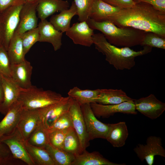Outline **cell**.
<instances>
[{
	"mask_svg": "<svg viewBox=\"0 0 165 165\" xmlns=\"http://www.w3.org/2000/svg\"><path fill=\"white\" fill-rule=\"evenodd\" d=\"M107 21L119 27H131L165 37V13L145 2L136 3L132 7L121 9Z\"/></svg>",
	"mask_w": 165,
	"mask_h": 165,
	"instance_id": "obj_1",
	"label": "cell"
},
{
	"mask_svg": "<svg viewBox=\"0 0 165 165\" xmlns=\"http://www.w3.org/2000/svg\"><path fill=\"white\" fill-rule=\"evenodd\" d=\"M93 44L95 49L105 56V60L117 70H129L135 64V58L151 52L152 47L144 46L142 50L135 51L130 47L119 48L109 43L103 34H94Z\"/></svg>",
	"mask_w": 165,
	"mask_h": 165,
	"instance_id": "obj_2",
	"label": "cell"
},
{
	"mask_svg": "<svg viewBox=\"0 0 165 165\" xmlns=\"http://www.w3.org/2000/svg\"><path fill=\"white\" fill-rule=\"evenodd\" d=\"M86 22L90 28L101 31L109 43L116 46L140 45L145 33L131 27H119L108 21L97 22L89 18Z\"/></svg>",
	"mask_w": 165,
	"mask_h": 165,
	"instance_id": "obj_3",
	"label": "cell"
},
{
	"mask_svg": "<svg viewBox=\"0 0 165 165\" xmlns=\"http://www.w3.org/2000/svg\"><path fill=\"white\" fill-rule=\"evenodd\" d=\"M62 95L51 90H44L32 85L27 89L21 88L18 99L23 108L28 109L42 108L60 101Z\"/></svg>",
	"mask_w": 165,
	"mask_h": 165,
	"instance_id": "obj_4",
	"label": "cell"
},
{
	"mask_svg": "<svg viewBox=\"0 0 165 165\" xmlns=\"http://www.w3.org/2000/svg\"><path fill=\"white\" fill-rule=\"evenodd\" d=\"M23 4L10 7L0 13V36L2 45L7 51L10 41L18 26Z\"/></svg>",
	"mask_w": 165,
	"mask_h": 165,
	"instance_id": "obj_5",
	"label": "cell"
},
{
	"mask_svg": "<svg viewBox=\"0 0 165 165\" xmlns=\"http://www.w3.org/2000/svg\"><path fill=\"white\" fill-rule=\"evenodd\" d=\"M145 144H138L134 148V152L141 161L145 160L148 165H152L156 156L165 157V149L160 137H148Z\"/></svg>",
	"mask_w": 165,
	"mask_h": 165,
	"instance_id": "obj_6",
	"label": "cell"
},
{
	"mask_svg": "<svg viewBox=\"0 0 165 165\" xmlns=\"http://www.w3.org/2000/svg\"><path fill=\"white\" fill-rule=\"evenodd\" d=\"M86 130L90 141L97 138L105 139L108 126L98 120L94 115L90 104L80 106Z\"/></svg>",
	"mask_w": 165,
	"mask_h": 165,
	"instance_id": "obj_7",
	"label": "cell"
},
{
	"mask_svg": "<svg viewBox=\"0 0 165 165\" xmlns=\"http://www.w3.org/2000/svg\"><path fill=\"white\" fill-rule=\"evenodd\" d=\"M1 142L9 148L13 157L28 165L35 164L29 154L21 135L16 129L11 134L0 138Z\"/></svg>",
	"mask_w": 165,
	"mask_h": 165,
	"instance_id": "obj_8",
	"label": "cell"
},
{
	"mask_svg": "<svg viewBox=\"0 0 165 165\" xmlns=\"http://www.w3.org/2000/svg\"><path fill=\"white\" fill-rule=\"evenodd\" d=\"M134 100L125 101L117 104L104 105L94 102L91 103L90 105L96 117L108 118L117 113L137 114V112L135 109Z\"/></svg>",
	"mask_w": 165,
	"mask_h": 165,
	"instance_id": "obj_9",
	"label": "cell"
},
{
	"mask_svg": "<svg viewBox=\"0 0 165 165\" xmlns=\"http://www.w3.org/2000/svg\"><path fill=\"white\" fill-rule=\"evenodd\" d=\"M73 102L71 97H63L59 101L41 108L42 122L44 127L48 129L60 116L69 111Z\"/></svg>",
	"mask_w": 165,
	"mask_h": 165,
	"instance_id": "obj_10",
	"label": "cell"
},
{
	"mask_svg": "<svg viewBox=\"0 0 165 165\" xmlns=\"http://www.w3.org/2000/svg\"><path fill=\"white\" fill-rule=\"evenodd\" d=\"M134 101L136 110L152 119L159 117L165 110V103L152 94L146 97L134 99Z\"/></svg>",
	"mask_w": 165,
	"mask_h": 165,
	"instance_id": "obj_11",
	"label": "cell"
},
{
	"mask_svg": "<svg viewBox=\"0 0 165 165\" xmlns=\"http://www.w3.org/2000/svg\"><path fill=\"white\" fill-rule=\"evenodd\" d=\"M42 118L41 108L23 109L17 129L24 140H28L33 130L42 122Z\"/></svg>",
	"mask_w": 165,
	"mask_h": 165,
	"instance_id": "obj_12",
	"label": "cell"
},
{
	"mask_svg": "<svg viewBox=\"0 0 165 165\" xmlns=\"http://www.w3.org/2000/svg\"><path fill=\"white\" fill-rule=\"evenodd\" d=\"M0 81L4 94L3 100L0 104V113L5 115L18 101L21 88L10 78L0 75Z\"/></svg>",
	"mask_w": 165,
	"mask_h": 165,
	"instance_id": "obj_13",
	"label": "cell"
},
{
	"mask_svg": "<svg viewBox=\"0 0 165 165\" xmlns=\"http://www.w3.org/2000/svg\"><path fill=\"white\" fill-rule=\"evenodd\" d=\"M94 30L86 21H83L74 24L65 32L75 44L90 47L93 44Z\"/></svg>",
	"mask_w": 165,
	"mask_h": 165,
	"instance_id": "obj_14",
	"label": "cell"
},
{
	"mask_svg": "<svg viewBox=\"0 0 165 165\" xmlns=\"http://www.w3.org/2000/svg\"><path fill=\"white\" fill-rule=\"evenodd\" d=\"M38 2H25L23 5L20 14L19 22L15 32L20 34L38 27L37 16Z\"/></svg>",
	"mask_w": 165,
	"mask_h": 165,
	"instance_id": "obj_15",
	"label": "cell"
},
{
	"mask_svg": "<svg viewBox=\"0 0 165 165\" xmlns=\"http://www.w3.org/2000/svg\"><path fill=\"white\" fill-rule=\"evenodd\" d=\"M73 127L77 134L83 151L90 145V140L87 133L85 124L80 106L73 100L69 110Z\"/></svg>",
	"mask_w": 165,
	"mask_h": 165,
	"instance_id": "obj_16",
	"label": "cell"
},
{
	"mask_svg": "<svg viewBox=\"0 0 165 165\" xmlns=\"http://www.w3.org/2000/svg\"><path fill=\"white\" fill-rule=\"evenodd\" d=\"M10 78L20 88L28 89L32 86L31 75L33 68L25 59L18 63L11 64Z\"/></svg>",
	"mask_w": 165,
	"mask_h": 165,
	"instance_id": "obj_17",
	"label": "cell"
},
{
	"mask_svg": "<svg viewBox=\"0 0 165 165\" xmlns=\"http://www.w3.org/2000/svg\"><path fill=\"white\" fill-rule=\"evenodd\" d=\"M38 28L39 35V42L51 44L55 51L61 48L62 45V32L56 29L46 19L41 20Z\"/></svg>",
	"mask_w": 165,
	"mask_h": 165,
	"instance_id": "obj_18",
	"label": "cell"
},
{
	"mask_svg": "<svg viewBox=\"0 0 165 165\" xmlns=\"http://www.w3.org/2000/svg\"><path fill=\"white\" fill-rule=\"evenodd\" d=\"M23 109L18 100L11 107L0 122V138L11 134L17 129Z\"/></svg>",
	"mask_w": 165,
	"mask_h": 165,
	"instance_id": "obj_19",
	"label": "cell"
},
{
	"mask_svg": "<svg viewBox=\"0 0 165 165\" xmlns=\"http://www.w3.org/2000/svg\"><path fill=\"white\" fill-rule=\"evenodd\" d=\"M108 124V129L105 139L114 147L123 146L129 134L125 122Z\"/></svg>",
	"mask_w": 165,
	"mask_h": 165,
	"instance_id": "obj_20",
	"label": "cell"
},
{
	"mask_svg": "<svg viewBox=\"0 0 165 165\" xmlns=\"http://www.w3.org/2000/svg\"><path fill=\"white\" fill-rule=\"evenodd\" d=\"M67 1L64 0H38L37 12L41 20L46 19L57 12H61L69 7Z\"/></svg>",
	"mask_w": 165,
	"mask_h": 165,
	"instance_id": "obj_21",
	"label": "cell"
},
{
	"mask_svg": "<svg viewBox=\"0 0 165 165\" xmlns=\"http://www.w3.org/2000/svg\"><path fill=\"white\" fill-rule=\"evenodd\" d=\"M77 13L76 8L73 1L69 8L61 11L58 14L52 15L50 22L56 29L63 33L69 29L71 20L77 15Z\"/></svg>",
	"mask_w": 165,
	"mask_h": 165,
	"instance_id": "obj_22",
	"label": "cell"
},
{
	"mask_svg": "<svg viewBox=\"0 0 165 165\" xmlns=\"http://www.w3.org/2000/svg\"><path fill=\"white\" fill-rule=\"evenodd\" d=\"M112 162L105 158L99 152H90L86 149L80 154L75 156L71 165H125Z\"/></svg>",
	"mask_w": 165,
	"mask_h": 165,
	"instance_id": "obj_23",
	"label": "cell"
},
{
	"mask_svg": "<svg viewBox=\"0 0 165 165\" xmlns=\"http://www.w3.org/2000/svg\"><path fill=\"white\" fill-rule=\"evenodd\" d=\"M134 100L121 89H101L96 102L104 105L117 104Z\"/></svg>",
	"mask_w": 165,
	"mask_h": 165,
	"instance_id": "obj_24",
	"label": "cell"
},
{
	"mask_svg": "<svg viewBox=\"0 0 165 165\" xmlns=\"http://www.w3.org/2000/svg\"><path fill=\"white\" fill-rule=\"evenodd\" d=\"M120 9L101 0H95L89 18L97 22L106 21L109 18L118 13Z\"/></svg>",
	"mask_w": 165,
	"mask_h": 165,
	"instance_id": "obj_25",
	"label": "cell"
},
{
	"mask_svg": "<svg viewBox=\"0 0 165 165\" xmlns=\"http://www.w3.org/2000/svg\"><path fill=\"white\" fill-rule=\"evenodd\" d=\"M7 52L11 64L19 63L25 59L21 34L15 32L10 41Z\"/></svg>",
	"mask_w": 165,
	"mask_h": 165,
	"instance_id": "obj_26",
	"label": "cell"
},
{
	"mask_svg": "<svg viewBox=\"0 0 165 165\" xmlns=\"http://www.w3.org/2000/svg\"><path fill=\"white\" fill-rule=\"evenodd\" d=\"M100 89L82 90L75 86L68 91V96L72 97L81 106L86 104L96 102Z\"/></svg>",
	"mask_w": 165,
	"mask_h": 165,
	"instance_id": "obj_27",
	"label": "cell"
},
{
	"mask_svg": "<svg viewBox=\"0 0 165 165\" xmlns=\"http://www.w3.org/2000/svg\"><path fill=\"white\" fill-rule=\"evenodd\" d=\"M26 149L35 165H56L47 151L44 148L31 145L24 141Z\"/></svg>",
	"mask_w": 165,
	"mask_h": 165,
	"instance_id": "obj_28",
	"label": "cell"
},
{
	"mask_svg": "<svg viewBox=\"0 0 165 165\" xmlns=\"http://www.w3.org/2000/svg\"><path fill=\"white\" fill-rule=\"evenodd\" d=\"M44 148L47 151L56 165H71L75 156L71 153L57 148L50 143Z\"/></svg>",
	"mask_w": 165,
	"mask_h": 165,
	"instance_id": "obj_29",
	"label": "cell"
},
{
	"mask_svg": "<svg viewBox=\"0 0 165 165\" xmlns=\"http://www.w3.org/2000/svg\"><path fill=\"white\" fill-rule=\"evenodd\" d=\"M63 150L75 156L83 152L79 137L73 127L67 130L64 142Z\"/></svg>",
	"mask_w": 165,
	"mask_h": 165,
	"instance_id": "obj_30",
	"label": "cell"
},
{
	"mask_svg": "<svg viewBox=\"0 0 165 165\" xmlns=\"http://www.w3.org/2000/svg\"><path fill=\"white\" fill-rule=\"evenodd\" d=\"M27 141L31 145L44 148L50 143L48 130L42 122L33 130Z\"/></svg>",
	"mask_w": 165,
	"mask_h": 165,
	"instance_id": "obj_31",
	"label": "cell"
},
{
	"mask_svg": "<svg viewBox=\"0 0 165 165\" xmlns=\"http://www.w3.org/2000/svg\"><path fill=\"white\" fill-rule=\"evenodd\" d=\"M95 0H73L77 9V15L80 22L86 21L90 17Z\"/></svg>",
	"mask_w": 165,
	"mask_h": 165,
	"instance_id": "obj_32",
	"label": "cell"
},
{
	"mask_svg": "<svg viewBox=\"0 0 165 165\" xmlns=\"http://www.w3.org/2000/svg\"><path fill=\"white\" fill-rule=\"evenodd\" d=\"M140 45L165 49V37L152 32H145Z\"/></svg>",
	"mask_w": 165,
	"mask_h": 165,
	"instance_id": "obj_33",
	"label": "cell"
},
{
	"mask_svg": "<svg viewBox=\"0 0 165 165\" xmlns=\"http://www.w3.org/2000/svg\"><path fill=\"white\" fill-rule=\"evenodd\" d=\"M24 53L25 55L32 46L39 42V35L38 27L21 34Z\"/></svg>",
	"mask_w": 165,
	"mask_h": 165,
	"instance_id": "obj_34",
	"label": "cell"
},
{
	"mask_svg": "<svg viewBox=\"0 0 165 165\" xmlns=\"http://www.w3.org/2000/svg\"><path fill=\"white\" fill-rule=\"evenodd\" d=\"M73 127L72 119L69 111L60 116L48 129V131L55 130H67Z\"/></svg>",
	"mask_w": 165,
	"mask_h": 165,
	"instance_id": "obj_35",
	"label": "cell"
},
{
	"mask_svg": "<svg viewBox=\"0 0 165 165\" xmlns=\"http://www.w3.org/2000/svg\"><path fill=\"white\" fill-rule=\"evenodd\" d=\"M67 130H55L48 131L50 143L59 149L63 150V145Z\"/></svg>",
	"mask_w": 165,
	"mask_h": 165,
	"instance_id": "obj_36",
	"label": "cell"
},
{
	"mask_svg": "<svg viewBox=\"0 0 165 165\" xmlns=\"http://www.w3.org/2000/svg\"><path fill=\"white\" fill-rule=\"evenodd\" d=\"M11 64L7 51L2 46H0V75L11 77Z\"/></svg>",
	"mask_w": 165,
	"mask_h": 165,
	"instance_id": "obj_37",
	"label": "cell"
},
{
	"mask_svg": "<svg viewBox=\"0 0 165 165\" xmlns=\"http://www.w3.org/2000/svg\"><path fill=\"white\" fill-rule=\"evenodd\" d=\"M114 7L123 9L131 8L136 3L133 0H101Z\"/></svg>",
	"mask_w": 165,
	"mask_h": 165,
	"instance_id": "obj_38",
	"label": "cell"
},
{
	"mask_svg": "<svg viewBox=\"0 0 165 165\" xmlns=\"http://www.w3.org/2000/svg\"><path fill=\"white\" fill-rule=\"evenodd\" d=\"M12 158L13 157L8 147L0 140V159L3 161L4 164H7L12 163Z\"/></svg>",
	"mask_w": 165,
	"mask_h": 165,
	"instance_id": "obj_39",
	"label": "cell"
},
{
	"mask_svg": "<svg viewBox=\"0 0 165 165\" xmlns=\"http://www.w3.org/2000/svg\"><path fill=\"white\" fill-rule=\"evenodd\" d=\"M136 3L145 2L149 4L157 10L165 13V0H133Z\"/></svg>",
	"mask_w": 165,
	"mask_h": 165,
	"instance_id": "obj_40",
	"label": "cell"
},
{
	"mask_svg": "<svg viewBox=\"0 0 165 165\" xmlns=\"http://www.w3.org/2000/svg\"><path fill=\"white\" fill-rule=\"evenodd\" d=\"M25 2L24 0H0V13L10 7L23 5Z\"/></svg>",
	"mask_w": 165,
	"mask_h": 165,
	"instance_id": "obj_41",
	"label": "cell"
},
{
	"mask_svg": "<svg viewBox=\"0 0 165 165\" xmlns=\"http://www.w3.org/2000/svg\"><path fill=\"white\" fill-rule=\"evenodd\" d=\"M3 90L0 81V104L1 103L3 100Z\"/></svg>",
	"mask_w": 165,
	"mask_h": 165,
	"instance_id": "obj_42",
	"label": "cell"
},
{
	"mask_svg": "<svg viewBox=\"0 0 165 165\" xmlns=\"http://www.w3.org/2000/svg\"><path fill=\"white\" fill-rule=\"evenodd\" d=\"M38 0H27L26 2L30 3H35L37 2Z\"/></svg>",
	"mask_w": 165,
	"mask_h": 165,
	"instance_id": "obj_43",
	"label": "cell"
},
{
	"mask_svg": "<svg viewBox=\"0 0 165 165\" xmlns=\"http://www.w3.org/2000/svg\"><path fill=\"white\" fill-rule=\"evenodd\" d=\"M4 164V163L2 160L0 159V165Z\"/></svg>",
	"mask_w": 165,
	"mask_h": 165,
	"instance_id": "obj_44",
	"label": "cell"
},
{
	"mask_svg": "<svg viewBox=\"0 0 165 165\" xmlns=\"http://www.w3.org/2000/svg\"><path fill=\"white\" fill-rule=\"evenodd\" d=\"M1 45V36H0V46Z\"/></svg>",
	"mask_w": 165,
	"mask_h": 165,
	"instance_id": "obj_45",
	"label": "cell"
},
{
	"mask_svg": "<svg viewBox=\"0 0 165 165\" xmlns=\"http://www.w3.org/2000/svg\"><path fill=\"white\" fill-rule=\"evenodd\" d=\"M24 0L26 2L27 0Z\"/></svg>",
	"mask_w": 165,
	"mask_h": 165,
	"instance_id": "obj_46",
	"label": "cell"
}]
</instances>
